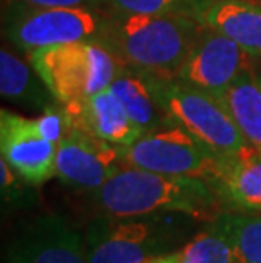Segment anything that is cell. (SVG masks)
<instances>
[{
	"label": "cell",
	"mask_w": 261,
	"mask_h": 263,
	"mask_svg": "<svg viewBox=\"0 0 261 263\" xmlns=\"http://www.w3.org/2000/svg\"><path fill=\"white\" fill-rule=\"evenodd\" d=\"M93 199L104 216L112 217L185 214L212 221L226 211L219 192L204 178L163 175L126 163Z\"/></svg>",
	"instance_id": "obj_1"
},
{
	"label": "cell",
	"mask_w": 261,
	"mask_h": 263,
	"mask_svg": "<svg viewBox=\"0 0 261 263\" xmlns=\"http://www.w3.org/2000/svg\"><path fill=\"white\" fill-rule=\"evenodd\" d=\"M202 27V22L190 15L109 14L98 43L122 66L153 77L175 78Z\"/></svg>",
	"instance_id": "obj_2"
},
{
	"label": "cell",
	"mask_w": 261,
	"mask_h": 263,
	"mask_svg": "<svg viewBox=\"0 0 261 263\" xmlns=\"http://www.w3.org/2000/svg\"><path fill=\"white\" fill-rule=\"evenodd\" d=\"M61 105L107 88L122 65L101 43L78 41L36 49L26 54Z\"/></svg>",
	"instance_id": "obj_3"
},
{
	"label": "cell",
	"mask_w": 261,
	"mask_h": 263,
	"mask_svg": "<svg viewBox=\"0 0 261 263\" xmlns=\"http://www.w3.org/2000/svg\"><path fill=\"white\" fill-rule=\"evenodd\" d=\"M149 82L171 124L183 127L217 155H234L249 144L224 105L210 93L176 77L149 75Z\"/></svg>",
	"instance_id": "obj_4"
},
{
	"label": "cell",
	"mask_w": 261,
	"mask_h": 263,
	"mask_svg": "<svg viewBox=\"0 0 261 263\" xmlns=\"http://www.w3.org/2000/svg\"><path fill=\"white\" fill-rule=\"evenodd\" d=\"M107 12L85 7H37L12 0L5 14V34L19 51L65 43H98L107 24Z\"/></svg>",
	"instance_id": "obj_5"
},
{
	"label": "cell",
	"mask_w": 261,
	"mask_h": 263,
	"mask_svg": "<svg viewBox=\"0 0 261 263\" xmlns=\"http://www.w3.org/2000/svg\"><path fill=\"white\" fill-rule=\"evenodd\" d=\"M122 163L173 177H195L214 183L220 155L180 126L170 124L143 133L129 146L121 148Z\"/></svg>",
	"instance_id": "obj_6"
},
{
	"label": "cell",
	"mask_w": 261,
	"mask_h": 263,
	"mask_svg": "<svg viewBox=\"0 0 261 263\" xmlns=\"http://www.w3.org/2000/svg\"><path fill=\"white\" fill-rule=\"evenodd\" d=\"M159 216H101L87 226L88 263H143L170 253L173 229Z\"/></svg>",
	"instance_id": "obj_7"
},
{
	"label": "cell",
	"mask_w": 261,
	"mask_h": 263,
	"mask_svg": "<svg viewBox=\"0 0 261 263\" xmlns=\"http://www.w3.org/2000/svg\"><path fill=\"white\" fill-rule=\"evenodd\" d=\"M256 60L232 39L204 26L176 78L220 100L241 73L258 68Z\"/></svg>",
	"instance_id": "obj_8"
},
{
	"label": "cell",
	"mask_w": 261,
	"mask_h": 263,
	"mask_svg": "<svg viewBox=\"0 0 261 263\" xmlns=\"http://www.w3.org/2000/svg\"><path fill=\"white\" fill-rule=\"evenodd\" d=\"M7 263H88L85 236L58 214H41L5 246Z\"/></svg>",
	"instance_id": "obj_9"
},
{
	"label": "cell",
	"mask_w": 261,
	"mask_h": 263,
	"mask_svg": "<svg viewBox=\"0 0 261 263\" xmlns=\"http://www.w3.org/2000/svg\"><path fill=\"white\" fill-rule=\"evenodd\" d=\"M122 166L121 146L70 127L56 149V177L78 192H95Z\"/></svg>",
	"instance_id": "obj_10"
},
{
	"label": "cell",
	"mask_w": 261,
	"mask_h": 263,
	"mask_svg": "<svg viewBox=\"0 0 261 263\" xmlns=\"http://www.w3.org/2000/svg\"><path fill=\"white\" fill-rule=\"evenodd\" d=\"M58 146L46 139L34 119L2 109L0 112V151L2 158L32 185H43L56 177Z\"/></svg>",
	"instance_id": "obj_11"
},
{
	"label": "cell",
	"mask_w": 261,
	"mask_h": 263,
	"mask_svg": "<svg viewBox=\"0 0 261 263\" xmlns=\"http://www.w3.org/2000/svg\"><path fill=\"white\" fill-rule=\"evenodd\" d=\"M63 109L70 127L93 134L115 146H129L143 134L109 87L78 102L63 105Z\"/></svg>",
	"instance_id": "obj_12"
},
{
	"label": "cell",
	"mask_w": 261,
	"mask_h": 263,
	"mask_svg": "<svg viewBox=\"0 0 261 263\" xmlns=\"http://www.w3.org/2000/svg\"><path fill=\"white\" fill-rule=\"evenodd\" d=\"M212 185L231 211L261 212V149L248 144L234 155H220Z\"/></svg>",
	"instance_id": "obj_13"
},
{
	"label": "cell",
	"mask_w": 261,
	"mask_h": 263,
	"mask_svg": "<svg viewBox=\"0 0 261 263\" xmlns=\"http://www.w3.org/2000/svg\"><path fill=\"white\" fill-rule=\"evenodd\" d=\"M198 21L261 60V2L258 0H210Z\"/></svg>",
	"instance_id": "obj_14"
},
{
	"label": "cell",
	"mask_w": 261,
	"mask_h": 263,
	"mask_svg": "<svg viewBox=\"0 0 261 263\" xmlns=\"http://www.w3.org/2000/svg\"><path fill=\"white\" fill-rule=\"evenodd\" d=\"M0 93L9 102L39 112L59 104L29 61L5 48L0 51Z\"/></svg>",
	"instance_id": "obj_15"
},
{
	"label": "cell",
	"mask_w": 261,
	"mask_h": 263,
	"mask_svg": "<svg viewBox=\"0 0 261 263\" xmlns=\"http://www.w3.org/2000/svg\"><path fill=\"white\" fill-rule=\"evenodd\" d=\"M109 88L121 100L129 117L143 133L171 124L159 107L148 73L122 66Z\"/></svg>",
	"instance_id": "obj_16"
},
{
	"label": "cell",
	"mask_w": 261,
	"mask_h": 263,
	"mask_svg": "<svg viewBox=\"0 0 261 263\" xmlns=\"http://www.w3.org/2000/svg\"><path fill=\"white\" fill-rule=\"evenodd\" d=\"M254 70L241 73L219 102L231 114L248 143L261 149V87Z\"/></svg>",
	"instance_id": "obj_17"
},
{
	"label": "cell",
	"mask_w": 261,
	"mask_h": 263,
	"mask_svg": "<svg viewBox=\"0 0 261 263\" xmlns=\"http://www.w3.org/2000/svg\"><path fill=\"white\" fill-rule=\"evenodd\" d=\"M183 263H231V226L224 211L182 248Z\"/></svg>",
	"instance_id": "obj_18"
},
{
	"label": "cell",
	"mask_w": 261,
	"mask_h": 263,
	"mask_svg": "<svg viewBox=\"0 0 261 263\" xmlns=\"http://www.w3.org/2000/svg\"><path fill=\"white\" fill-rule=\"evenodd\" d=\"M231 263H261V212L227 211Z\"/></svg>",
	"instance_id": "obj_19"
},
{
	"label": "cell",
	"mask_w": 261,
	"mask_h": 263,
	"mask_svg": "<svg viewBox=\"0 0 261 263\" xmlns=\"http://www.w3.org/2000/svg\"><path fill=\"white\" fill-rule=\"evenodd\" d=\"M210 0H107L112 15H198Z\"/></svg>",
	"instance_id": "obj_20"
},
{
	"label": "cell",
	"mask_w": 261,
	"mask_h": 263,
	"mask_svg": "<svg viewBox=\"0 0 261 263\" xmlns=\"http://www.w3.org/2000/svg\"><path fill=\"white\" fill-rule=\"evenodd\" d=\"M29 187H36L26 182L12 166L4 158L0 160V194H2V204L9 209H22L34 202Z\"/></svg>",
	"instance_id": "obj_21"
},
{
	"label": "cell",
	"mask_w": 261,
	"mask_h": 263,
	"mask_svg": "<svg viewBox=\"0 0 261 263\" xmlns=\"http://www.w3.org/2000/svg\"><path fill=\"white\" fill-rule=\"evenodd\" d=\"M34 124L43 136L49 139L51 143H54L56 146L70 129L68 119H66L65 109L61 104H56V105H53V107L43 110L39 116L34 117Z\"/></svg>",
	"instance_id": "obj_22"
},
{
	"label": "cell",
	"mask_w": 261,
	"mask_h": 263,
	"mask_svg": "<svg viewBox=\"0 0 261 263\" xmlns=\"http://www.w3.org/2000/svg\"><path fill=\"white\" fill-rule=\"evenodd\" d=\"M37 7H85L107 12V0H19Z\"/></svg>",
	"instance_id": "obj_23"
},
{
	"label": "cell",
	"mask_w": 261,
	"mask_h": 263,
	"mask_svg": "<svg viewBox=\"0 0 261 263\" xmlns=\"http://www.w3.org/2000/svg\"><path fill=\"white\" fill-rule=\"evenodd\" d=\"M143 263H183V256H182V250L176 251H170V253L154 256V258H149Z\"/></svg>",
	"instance_id": "obj_24"
},
{
	"label": "cell",
	"mask_w": 261,
	"mask_h": 263,
	"mask_svg": "<svg viewBox=\"0 0 261 263\" xmlns=\"http://www.w3.org/2000/svg\"><path fill=\"white\" fill-rule=\"evenodd\" d=\"M254 77H256L258 85L261 87V68H256V70H254Z\"/></svg>",
	"instance_id": "obj_25"
}]
</instances>
